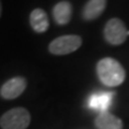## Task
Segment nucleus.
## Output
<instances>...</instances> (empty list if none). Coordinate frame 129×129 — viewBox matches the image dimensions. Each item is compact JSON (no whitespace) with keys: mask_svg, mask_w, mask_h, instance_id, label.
I'll list each match as a JSON object with an SVG mask.
<instances>
[{"mask_svg":"<svg viewBox=\"0 0 129 129\" xmlns=\"http://www.w3.org/2000/svg\"><path fill=\"white\" fill-rule=\"evenodd\" d=\"M97 75L100 82L109 87L120 85L126 78L123 66L117 60L111 57H104L97 62Z\"/></svg>","mask_w":129,"mask_h":129,"instance_id":"f257e3e1","label":"nucleus"},{"mask_svg":"<svg viewBox=\"0 0 129 129\" xmlns=\"http://www.w3.org/2000/svg\"><path fill=\"white\" fill-rule=\"evenodd\" d=\"M31 116L25 108H14L7 111L0 117L2 129H27L30 125Z\"/></svg>","mask_w":129,"mask_h":129,"instance_id":"f03ea898","label":"nucleus"},{"mask_svg":"<svg viewBox=\"0 0 129 129\" xmlns=\"http://www.w3.org/2000/svg\"><path fill=\"white\" fill-rule=\"evenodd\" d=\"M82 38L76 35H66L54 39L48 45L51 54L61 56L73 53L82 45Z\"/></svg>","mask_w":129,"mask_h":129,"instance_id":"7ed1b4c3","label":"nucleus"},{"mask_svg":"<svg viewBox=\"0 0 129 129\" xmlns=\"http://www.w3.org/2000/svg\"><path fill=\"white\" fill-rule=\"evenodd\" d=\"M103 35L108 43L112 45H120L126 41L129 31L126 29V26L122 19L111 18L104 26Z\"/></svg>","mask_w":129,"mask_h":129,"instance_id":"20e7f679","label":"nucleus"},{"mask_svg":"<svg viewBox=\"0 0 129 129\" xmlns=\"http://www.w3.org/2000/svg\"><path fill=\"white\" fill-rule=\"evenodd\" d=\"M27 87V81L23 76H15L3 84L0 88V95L3 99L12 100L21 96Z\"/></svg>","mask_w":129,"mask_h":129,"instance_id":"39448f33","label":"nucleus"},{"mask_svg":"<svg viewBox=\"0 0 129 129\" xmlns=\"http://www.w3.org/2000/svg\"><path fill=\"white\" fill-rule=\"evenodd\" d=\"M29 23L34 31L37 34H43L50 27V22H48V16L46 12L40 8L31 11L29 15Z\"/></svg>","mask_w":129,"mask_h":129,"instance_id":"423d86ee","label":"nucleus"},{"mask_svg":"<svg viewBox=\"0 0 129 129\" xmlns=\"http://www.w3.org/2000/svg\"><path fill=\"white\" fill-rule=\"evenodd\" d=\"M113 96H114L113 92H97V94H94L89 97L88 106L92 110L99 111L100 113L107 112L108 109L111 106Z\"/></svg>","mask_w":129,"mask_h":129,"instance_id":"0eeeda50","label":"nucleus"},{"mask_svg":"<svg viewBox=\"0 0 129 129\" xmlns=\"http://www.w3.org/2000/svg\"><path fill=\"white\" fill-rule=\"evenodd\" d=\"M97 129H123V122L117 116L107 112L99 113L95 119Z\"/></svg>","mask_w":129,"mask_h":129,"instance_id":"6e6552de","label":"nucleus"},{"mask_svg":"<svg viewBox=\"0 0 129 129\" xmlns=\"http://www.w3.org/2000/svg\"><path fill=\"white\" fill-rule=\"evenodd\" d=\"M107 0H88L83 9V17L86 21H94L103 13Z\"/></svg>","mask_w":129,"mask_h":129,"instance_id":"1a4fd4ad","label":"nucleus"},{"mask_svg":"<svg viewBox=\"0 0 129 129\" xmlns=\"http://www.w3.org/2000/svg\"><path fill=\"white\" fill-rule=\"evenodd\" d=\"M72 16V6L68 1H60L53 8V17L58 25H67Z\"/></svg>","mask_w":129,"mask_h":129,"instance_id":"9d476101","label":"nucleus"},{"mask_svg":"<svg viewBox=\"0 0 129 129\" xmlns=\"http://www.w3.org/2000/svg\"><path fill=\"white\" fill-rule=\"evenodd\" d=\"M1 13H2V3L1 0H0V17H1Z\"/></svg>","mask_w":129,"mask_h":129,"instance_id":"9b49d317","label":"nucleus"}]
</instances>
